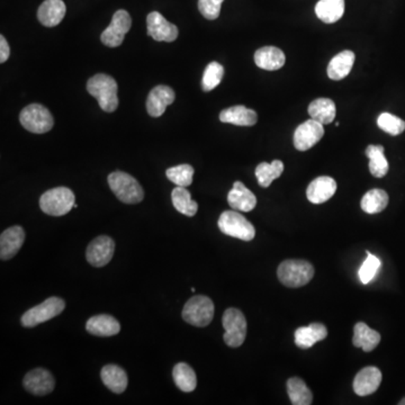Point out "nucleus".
Returning a JSON list of instances; mask_svg holds the SVG:
<instances>
[{"label":"nucleus","mask_w":405,"mask_h":405,"mask_svg":"<svg viewBox=\"0 0 405 405\" xmlns=\"http://www.w3.org/2000/svg\"><path fill=\"white\" fill-rule=\"evenodd\" d=\"M117 83L113 77L98 73L92 77L87 83V90L96 98L101 110L107 113H113L119 106Z\"/></svg>","instance_id":"obj_1"},{"label":"nucleus","mask_w":405,"mask_h":405,"mask_svg":"<svg viewBox=\"0 0 405 405\" xmlns=\"http://www.w3.org/2000/svg\"><path fill=\"white\" fill-rule=\"evenodd\" d=\"M277 275L284 286L299 288L312 281L314 268L306 260H285L278 267Z\"/></svg>","instance_id":"obj_2"},{"label":"nucleus","mask_w":405,"mask_h":405,"mask_svg":"<svg viewBox=\"0 0 405 405\" xmlns=\"http://www.w3.org/2000/svg\"><path fill=\"white\" fill-rule=\"evenodd\" d=\"M108 185L116 197L125 204H137L144 199V188L135 177L126 172H112L108 176Z\"/></svg>","instance_id":"obj_3"},{"label":"nucleus","mask_w":405,"mask_h":405,"mask_svg":"<svg viewBox=\"0 0 405 405\" xmlns=\"http://www.w3.org/2000/svg\"><path fill=\"white\" fill-rule=\"evenodd\" d=\"M76 197L67 187H55L44 192L40 198V208L51 217H62L72 210Z\"/></svg>","instance_id":"obj_4"},{"label":"nucleus","mask_w":405,"mask_h":405,"mask_svg":"<svg viewBox=\"0 0 405 405\" xmlns=\"http://www.w3.org/2000/svg\"><path fill=\"white\" fill-rule=\"evenodd\" d=\"M217 224L222 233L232 238L251 241L256 235L255 226L244 215L235 210L223 212Z\"/></svg>","instance_id":"obj_5"},{"label":"nucleus","mask_w":405,"mask_h":405,"mask_svg":"<svg viewBox=\"0 0 405 405\" xmlns=\"http://www.w3.org/2000/svg\"><path fill=\"white\" fill-rule=\"evenodd\" d=\"M214 317L213 301L204 295L189 299L183 310V319L192 326L203 328L212 322Z\"/></svg>","instance_id":"obj_6"},{"label":"nucleus","mask_w":405,"mask_h":405,"mask_svg":"<svg viewBox=\"0 0 405 405\" xmlns=\"http://www.w3.org/2000/svg\"><path fill=\"white\" fill-rule=\"evenodd\" d=\"M19 121L23 128L35 135H43L51 131L55 124L52 114L41 104H31L25 107L21 112Z\"/></svg>","instance_id":"obj_7"},{"label":"nucleus","mask_w":405,"mask_h":405,"mask_svg":"<svg viewBox=\"0 0 405 405\" xmlns=\"http://www.w3.org/2000/svg\"><path fill=\"white\" fill-rule=\"evenodd\" d=\"M64 308H66V302L63 299L55 297V296L50 297L41 304L28 310L21 317V326L25 328H34L41 323L46 322L53 317H58L63 312Z\"/></svg>","instance_id":"obj_8"},{"label":"nucleus","mask_w":405,"mask_h":405,"mask_svg":"<svg viewBox=\"0 0 405 405\" xmlns=\"http://www.w3.org/2000/svg\"><path fill=\"white\" fill-rule=\"evenodd\" d=\"M222 323L226 329L224 342L231 348L240 347L247 337V320L244 313L238 308H228L223 314Z\"/></svg>","instance_id":"obj_9"},{"label":"nucleus","mask_w":405,"mask_h":405,"mask_svg":"<svg viewBox=\"0 0 405 405\" xmlns=\"http://www.w3.org/2000/svg\"><path fill=\"white\" fill-rule=\"evenodd\" d=\"M132 19L126 10H119L114 14L110 26L101 35V40L108 48H117L131 30Z\"/></svg>","instance_id":"obj_10"},{"label":"nucleus","mask_w":405,"mask_h":405,"mask_svg":"<svg viewBox=\"0 0 405 405\" xmlns=\"http://www.w3.org/2000/svg\"><path fill=\"white\" fill-rule=\"evenodd\" d=\"M148 35L158 42H174L178 37V28L171 24L158 12H150L146 17Z\"/></svg>","instance_id":"obj_11"},{"label":"nucleus","mask_w":405,"mask_h":405,"mask_svg":"<svg viewBox=\"0 0 405 405\" xmlns=\"http://www.w3.org/2000/svg\"><path fill=\"white\" fill-rule=\"evenodd\" d=\"M115 251L113 239L107 235H101L89 244L86 258L94 267H104L112 260Z\"/></svg>","instance_id":"obj_12"},{"label":"nucleus","mask_w":405,"mask_h":405,"mask_svg":"<svg viewBox=\"0 0 405 405\" xmlns=\"http://www.w3.org/2000/svg\"><path fill=\"white\" fill-rule=\"evenodd\" d=\"M324 135L323 124L311 119L299 125L294 133V146L299 151H308Z\"/></svg>","instance_id":"obj_13"},{"label":"nucleus","mask_w":405,"mask_h":405,"mask_svg":"<svg viewBox=\"0 0 405 405\" xmlns=\"http://www.w3.org/2000/svg\"><path fill=\"white\" fill-rule=\"evenodd\" d=\"M23 384L30 393L37 396H44L55 390V381L49 371L44 368H35L26 374Z\"/></svg>","instance_id":"obj_14"},{"label":"nucleus","mask_w":405,"mask_h":405,"mask_svg":"<svg viewBox=\"0 0 405 405\" xmlns=\"http://www.w3.org/2000/svg\"><path fill=\"white\" fill-rule=\"evenodd\" d=\"M176 98L174 89L169 86H157L150 92L146 99V110L152 117H160L165 113L167 107L172 104Z\"/></svg>","instance_id":"obj_15"},{"label":"nucleus","mask_w":405,"mask_h":405,"mask_svg":"<svg viewBox=\"0 0 405 405\" xmlns=\"http://www.w3.org/2000/svg\"><path fill=\"white\" fill-rule=\"evenodd\" d=\"M382 373L377 367L368 366L362 369L353 379V391L357 395L367 396L375 393L382 383Z\"/></svg>","instance_id":"obj_16"},{"label":"nucleus","mask_w":405,"mask_h":405,"mask_svg":"<svg viewBox=\"0 0 405 405\" xmlns=\"http://www.w3.org/2000/svg\"><path fill=\"white\" fill-rule=\"evenodd\" d=\"M25 232L21 226H12L0 235V258L12 259L24 244Z\"/></svg>","instance_id":"obj_17"},{"label":"nucleus","mask_w":405,"mask_h":405,"mask_svg":"<svg viewBox=\"0 0 405 405\" xmlns=\"http://www.w3.org/2000/svg\"><path fill=\"white\" fill-rule=\"evenodd\" d=\"M337 192V183L331 177L321 176L314 179L308 189L306 197L313 204H322L329 201Z\"/></svg>","instance_id":"obj_18"},{"label":"nucleus","mask_w":405,"mask_h":405,"mask_svg":"<svg viewBox=\"0 0 405 405\" xmlns=\"http://www.w3.org/2000/svg\"><path fill=\"white\" fill-rule=\"evenodd\" d=\"M228 203L233 210L251 212L256 208L257 197L241 181H235L228 195Z\"/></svg>","instance_id":"obj_19"},{"label":"nucleus","mask_w":405,"mask_h":405,"mask_svg":"<svg viewBox=\"0 0 405 405\" xmlns=\"http://www.w3.org/2000/svg\"><path fill=\"white\" fill-rule=\"evenodd\" d=\"M67 7L62 0H46L37 12V19L46 28H55L66 16Z\"/></svg>","instance_id":"obj_20"},{"label":"nucleus","mask_w":405,"mask_h":405,"mask_svg":"<svg viewBox=\"0 0 405 405\" xmlns=\"http://www.w3.org/2000/svg\"><path fill=\"white\" fill-rule=\"evenodd\" d=\"M328 335L326 326L322 323H311L308 326H301L295 331V344L301 349L313 347L317 342H322Z\"/></svg>","instance_id":"obj_21"},{"label":"nucleus","mask_w":405,"mask_h":405,"mask_svg":"<svg viewBox=\"0 0 405 405\" xmlns=\"http://www.w3.org/2000/svg\"><path fill=\"white\" fill-rule=\"evenodd\" d=\"M86 329L90 335L97 337H112L121 331V326L115 317L108 314H99L90 317L86 324Z\"/></svg>","instance_id":"obj_22"},{"label":"nucleus","mask_w":405,"mask_h":405,"mask_svg":"<svg viewBox=\"0 0 405 405\" xmlns=\"http://www.w3.org/2000/svg\"><path fill=\"white\" fill-rule=\"evenodd\" d=\"M255 62L260 69L267 71L278 70L286 62L283 51L275 46H264L255 53Z\"/></svg>","instance_id":"obj_23"},{"label":"nucleus","mask_w":405,"mask_h":405,"mask_svg":"<svg viewBox=\"0 0 405 405\" xmlns=\"http://www.w3.org/2000/svg\"><path fill=\"white\" fill-rule=\"evenodd\" d=\"M219 121L238 126H253L258 121V115L255 110L238 105L222 110L219 114Z\"/></svg>","instance_id":"obj_24"},{"label":"nucleus","mask_w":405,"mask_h":405,"mask_svg":"<svg viewBox=\"0 0 405 405\" xmlns=\"http://www.w3.org/2000/svg\"><path fill=\"white\" fill-rule=\"evenodd\" d=\"M381 342V335L371 329L366 323L358 322L353 328V344L355 347L362 348L365 353H371Z\"/></svg>","instance_id":"obj_25"},{"label":"nucleus","mask_w":405,"mask_h":405,"mask_svg":"<svg viewBox=\"0 0 405 405\" xmlns=\"http://www.w3.org/2000/svg\"><path fill=\"white\" fill-rule=\"evenodd\" d=\"M101 381L113 393L122 394L128 387V375L124 369L116 365H107L101 372Z\"/></svg>","instance_id":"obj_26"},{"label":"nucleus","mask_w":405,"mask_h":405,"mask_svg":"<svg viewBox=\"0 0 405 405\" xmlns=\"http://www.w3.org/2000/svg\"><path fill=\"white\" fill-rule=\"evenodd\" d=\"M355 59H356V55L349 50H346V51H342L335 55L328 66V76L330 79L338 81V80L346 78L353 69Z\"/></svg>","instance_id":"obj_27"},{"label":"nucleus","mask_w":405,"mask_h":405,"mask_svg":"<svg viewBox=\"0 0 405 405\" xmlns=\"http://www.w3.org/2000/svg\"><path fill=\"white\" fill-rule=\"evenodd\" d=\"M308 114L311 119H315L321 124H330L333 122L337 115V107L335 101L329 98H317L308 106Z\"/></svg>","instance_id":"obj_28"},{"label":"nucleus","mask_w":405,"mask_h":405,"mask_svg":"<svg viewBox=\"0 0 405 405\" xmlns=\"http://www.w3.org/2000/svg\"><path fill=\"white\" fill-rule=\"evenodd\" d=\"M344 12V0H320L315 6L317 19L326 24H333L342 19Z\"/></svg>","instance_id":"obj_29"},{"label":"nucleus","mask_w":405,"mask_h":405,"mask_svg":"<svg viewBox=\"0 0 405 405\" xmlns=\"http://www.w3.org/2000/svg\"><path fill=\"white\" fill-rule=\"evenodd\" d=\"M287 393L292 404L310 405L313 402L312 391L301 378L293 377L287 381Z\"/></svg>","instance_id":"obj_30"},{"label":"nucleus","mask_w":405,"mask_h":405,"mask_svg":"<svg viewBox=\"0 0 405 405\" xmlns=\"http://www.w3.org/2000/svg\"><path fill=\"white\" fill-rule=\"evenodd\" d=\"M175 383L180 391L185 393H190L197 386V377L195 372L186 363L177 364L172 371Z\"/></svg>","instance_id":"obj_31"},{"label":"nucleus","mask_w":405,"mask_h":405,"mask_svg":"<svg viewBox=\"0 0 405 405\" xmlns=\"http://www.w3.org/2000/svg\"><path fill=\"white\" fill-rule=\"evenodd\" d=\"M384 146H368L366 156L369 159V171L376 178H383L388 172V162L384 156Z\"/></svg>","instance_id":"obj_32"},{"label":"nucleus","mask_w":405,"mask_h":405,"mask_svg":"<svg viewBox=\"0 0 405 405\" xmlns=\"http://www.w3.org/2000/svg\"><path fill=\"white\" fill-rule=\"evenodd\" d=\"M388 195L383 189H372L366 192L360 201L362 210L367 214L381 213L388 205Z\"/></svg>","instance_id":"obj_33"},{"label":"nucleus","mask_w":405,"mask_h":405,"mask_svg":"<svg viewBox=\"0 0 405 405\" xmlns=\"http://www.w3.org/2000/svg\"><path fill=\"white\" fill-rule=\"evenodd\" d=\"M172 204L179 213L186 217H195L197 213L198 204L192 201L190 192L187 190L186 187L177 186L171 194Z\"/></svg>","instance_id":"obj_34"},{"label":"nucleus","mask_w":405,"mask_h":405,"mask_svg":"<svg viewBox=\"0 0 405 405\" xmlns=\"http://www.w3.org/2000/svg\"><path fill=\"white\" fill-rule=\"evenodd\" d=\"M283 171L284 164L281 160H274L271 164L261 162L256 168L257 179L260 186L267 188L275 179L281 176Z\"/></svg>","instance_id":"obj_35"},{"label":"nucleus","mask_w":405,"mask_h":405,"mask_svg":"<svg viewBox=\"0 0 405 405\" xmlns=\"http://www.w3.org/2000/svg\"><path fill=\"white\" fill-rule=\"evenodd\" d=\"M224 76V68L219 62H210L205 69L203 79H201V88L204 92H208L217 88L222 81Z\"/></svg>","instance_id":"obj_36"},{"label":"nucleus","mask_w":405,"mask_h":405,"mask_svg":"<svg viewBox=\"0 0 405 405\" xmlns=\"http://www.w3.org/2000/svg\"><path fill=\"white\" fill-rule=\"evenodd\" d=\"M194 168L190 165H179L176 167L169 168L166 171L168 179L174 183L177 186L188 187L192 185L194 178Z\"/></svg>","instance_id":"obj_37"},{"label":"nucleus","mask_w":405,"mask_h":405,"mask_svg":"<svg viewBox=\"0 0 405 405\" xmlns=\"http://www.w3.org/2000/svg\"><path fill=\"white\" fill-rule=\"evenodd\" d=\"M378 128L386 132L390 135H402L405 131V122L402 119L390 113H383L378 116L377 119Z\"/></svg>","instance_id":"obj_38"},{"label":"nucleus","mask_w":405,"mask_h":405,"mask_svg":"<svg viewBox=\"0 0 405 405\" xmlns=\"http://www.w3.org/2000/svg\"><path fill=\"white\" fill-rule=\"evenodd\" d=\"M368 257L366 258L363 265L360 267L358 275L359 279L364 285L371 283L374 279L375 276L377 274L378 269L381 268L382 262L377 257L373 256L372 253L367 251Z\"/></svg>","instance_id":"obj_39"},{"label":"nucleus","mask_w":405,"mask_h":405,"mask_svg":"<svg viewBox=\"0 0 405 405\" xmlns=\"http://www.w3.org/2000/svg\"><path fill=\"white\" fill-rule=\"evenodd\" d=\"M224 0H198V10L208 21L217 19Z\"/></svg>","instance_id":"obj_40"},{"label":"nucleus","mask_w":405,"mask_h":405,"mask_svg":"<svg viewBox=\"0 0 405 405\" xmlns=\"http://www.w3.org/2000/svg\"><path fill=\"white\" fill-rule=\"evenodd\" d=\"M10 55V46L6 39L1 35L0 37V62L5 63L8 60Z\"/></svg>","instance_id":"obj_41"},{"label":"nucleus","mask_w":405,"mask_h":405,"mask_svg":"<svg viewBox=\"0 0 405 405\" xmlns=\"http://www.w3.org/2000/svg\"><path fill=\"white\" fill-rule=\"evenodd\" d=\"M399 405H405V397L399 403Z\"/></svg>","instance_id":"obj_42"}]
</instances>
